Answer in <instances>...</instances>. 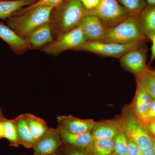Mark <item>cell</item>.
I'll use <instances>...</instances> for the list:
<instances>
[{
	"label": "cell",
	"mask_w": 155,
	"mask_h": 155,
	"mask_svg": "<svg viewBox=\"0 0 155 155\" xmlns=\"http://www.w3.org/2000/svg\"><path fill=\"white\" fill-rule=\"evenodd\" d=\"M94 14L85 8L80 0H64L53 9L50 23L54 38L79 25L83 18Z\"/></svg>",
	"instance_id": "obj_1"
},
{
	"label": "cell",
	"mask_w": 155,
	"mask_h": 155,
	"mask_svg": "<svg viewBox=\"0 0 155 155\" xmlns=\"http://www.w3.org/2000/svg\"><path fill=\"white\" fill-rule=\"evenodd\" d=\"M54 8L39 6L23 12L18 11L6 20L7 25L25 39L39 26L49 22Z\"/></svg>",
	"instance_id": "obj_2"
},
{
	"label": "cell",
	"mask_w": 155,
	"mask_h": 155,
	"mask_svg": "<svg viewBox=\"0 0 155 155\" xmlns=\"http://www.w3.org/2000/svg\"><path fill=\"white\" fill-rule=\"evenodd\" d=\"M146 38L137 26L136 15H131L119 24L107 28L104 36L99 41L127 44L143 42Z\"/></svg>",
	"instance_id": "obj_3"
},
{
	"label": "cell",
	"mask_w": 155,
	"mask_h": 155,
	"mask_svg": "<svg viewBox=\"0 0 155 155\" xmlns=\"http://www.w3.org/2000/svg\"><path fill=\"white\" fill-rule=\"evenodd\" d=\"M122 121V129L137 145L141 155H155L152 136L134 113H126Z\"/></svg>",
	"instance_id": "obj_4"
},
{
	"label": "cell",
	"mask_w": 155,
	"mask_h": 155,
	"mask_svg": "<svg viewBox=\"0 0 155 155\" xmlns=\"http://www.w3.org/2000/svg\"><path fill=\"white\" fill-rule=\"evenodd\" d=\"M86 42L83 30L78 25L72 30L59 35L52 42L43 47L42 51L48 54L58 56L67 50H73Z\"/></svg>",
	"instance_id": "obj_5"
},
{
	"label": "cell",
	"mask_w": 155,
	"mask_h": 155,
	"mask_svg": "<svg viewBox=\"0 0 155 155\" xmlns=\"http://www.w3.org/2000/svg\"><path fill=\"white\" fill-rule=\"evenodd\" d=\"M143 42L118 44L99 41H88L73 50L90 52L100 55L120 58L130 50L141 47Z\"/></svg>",
	"instance_id": "obj_6"
},
{
	"label": "cell",
	"mask_w": 155,
	"mask_h": 155,
	"mask_svg": "<svg viewBox=\"0 0 155 155\" xmlns=\"http://www.w3.org/2000/svg\"><path fill=\"white\" fill-rule=\"evenodd\" d=\"M93 14L107 28L115 26L131 16L117 0H101Z\"/></svg>",
	"instance_id": "obj_7"
},
{
	"label": "cell",
	"mask_w": 155,
	"mask_h": 155,
	"mask_svg": "<svg viewBox=\"0 0 155 155\" xmlns=\"http://www.w3.org/2000/svg\"><path fill=\"white\" fill-rule=\"evenodd\" d=\"M60 131L57 128L49 127L34 147V155H54L61 144Z\"/></svg>",
	"instance_id": "obj_8"
},
{
	"label": "cell",
	"mask_w": 155,
	"mask_h": 155,
	"mask_svg": "<svg viewBox=\"0 0 155 155\" xmlns=\"http://www.w3.org/2000/svg\"><path fill=\"white\" fill-rule=\"evenodd\" d=\"M120 59L122 66L136 75H140L148 69L146 51L141 47L130 50Z\"/></svg>",
	"instance_id": "obj_9"
},
{
	"label": "cell",
	"mask_w": 155,
	"mask_h": 155,
	"mask_svg": "<svg viewBox=\"0 0 155 155\" xmlns=\"http://www.w3.org/2000/svg\"><path fill=\"white\" fill-rule=\"evenodd\" d=\"M79 25L83 30L87 42L99 41L107 28L101 20L94 14L84 17Z\"/></svg>",
	"instance_id": "obj_10"
},
{
	"label": "cell",
	"mask_w": 155,
	"mask_h": 155,
	"mask_svg": "<svg viewBox=\"0 0 155 155\" xmlns=\"http://www.w3.org/2000/svg\"><path fill=\"white\" fill-rule=\"evenodd\" d=\"M29 49L43 48L54 40L50 22L35 29L25 39Z\"/></svg>",
	"instance_id": "obj_11"
},
{
	"label": "cell",
	"mask_w": 155,
	"mask_h": 155,
	"mask_svg": "<svg viewBox=\"0 0 155 155\" xmlns=\"http://www.w3.org/2000/svg\"><path fill=\"white\" fill-rule=\"evenodd\" d=\"M0 38L8 44L12 51L17 55L22 54L29 49L25 39L3 22H0Z\"/></svg>",
	"instance_id": "obj_12"
},
{
	"label": "cell",
	"mask_w": 155,
	"mask_h": 155,
	"mask_svg": "<svg viewBox=\"0 0 155 155\" xmlns=\"http://www.w3.org/2000/svg\"><path fill=\"white\" fill-rule=\"evenodd\" d=\"M57 119L59 126L72 133L91 132L95 125L93 121L77 119L72 116H59Z\"/></svg>",
	"instance_id": "obj_13"
},
{
	"label": "cell",
	"mask_w": 155,
	"mask_h": 155,
	"mask_svg": "<svg viewBox=\"0 0 155 155\" xmlns=\"http://www.w3.org/2000/svg\"><path fill=\"white\" fill-rule=\"evenodd\" d=\"M136 18L140 30L147 38L155 34V5H147Z\"/></svg>",
	"instance_id": "obj_14"
},
{
	"label": "cell",
	"mask_w": 155,
	"mask_h": 155,
	"mask_svg": "<svg viewBox=\"0 0 155 155\" xmlns=\"http://www.w3.org/2000/svg\"><path fill=\"white\" fill-rule=\"evenodd\" d=\"M58 128L62 141L78 148H87L94 140L92 134L90 132L72 133L60 126H58Z\"/></svg>",
	"instance_id": "obj_15"
},
{
	"label": "cell",
	"mask_w": 155,
	"mask_h": 155,
	"mask_svg": "<svg viewBox=\"0 0 155 155\" xmlns=\"http://www.w3.org/2000/svg\"><path fill=\"white\" fill-rule=\"evenodd\" d=\"M152 100L140 81L137 79L136 94L134 103L133 112L140 121L144 118Z\"/></svg>",
	"instance_id": "obj_16"
},
{
	"label": "cell",
	"mask_w": 155,
	"mask_h": 155,
	"mask_svg": "<svg viewBox=\"0 0 155 155\" xmlns=\"http://www.w3.org/2000/svg\"><path fill=\"white\" fill-rule=\"evenodd\" d=\"M38 0H0V19L7 20L26 6Z\"/></svg>",
	"instance_id": "obj_17"
},
{
	"label": "cell",
	"mask_w": 155,
	"mask_h": 155,
	"mask_svg": "<svg viewBox=\"0 0 155 155\" xmlns=\"http://www.w3.org/2000/svg\"><path fill=\"white\" fill-rule=\"evenodd\" d=\"M14 121L20 144L28 148H33L35 142L31 133L24 114L19 115L14 119Z\"/></svg>",
	"instance_id": "obj_18"
},
{
	"label": "cell",
	"mask_w": 155,
	"mask_h": 155,
	"mask_svg": "<svg viewBox=\"0 0 155 155\" xmlns=\"http://www.w3.org/2000/svg\"><path fill=\"white\" fill-rule=\"evenodd\" d=\"M122 129V123L103 122L96 124L92 130L94 139L114 138Z\"/></svg>",
	"instance_id": "obj_19"
},
{
	"label": "cell",
	"mask_w": 155,
	"mask_h": 155,
	"mask_svg": "<svg viewBox=\"0 0 155 155\" xmlns=\"http://www.w3.org/2000/svg\"><path fill=\"white\" fill-rule=\"evenodd\" d=\"M28 128L35 143L40 138L49 127L45 120L31 114H24Z\"/></svg>",
	"instance_id": "obj_20"
},
{
	"label": "cell",
	"mask_w": 155,
	"mask_h": 155,
	"mask_svg": "<svg viewBox=\"0 0 155 155\" xmlns=\"http://www.w3.org/2000/svg\"><path fill=\"white\" fill-rule=\"evenodd\" d=\"M92 155H109L114 151V138L94 139L87 148Z\"/></svg>",
	"instance_id": "obj_21"
},
{
	"label": "cell",
	"mask_w": 155,
	"mask_h": 155,
	"mask_svg": "<svg viewBox=\"0 0 155 155\" xmlns=\"http://www.w3.org/2000/svg\"><path fill=\"white\" fill-rule=\"evenodd\" d=\"M4 138L7 139L10 142V146L17 147L20 144V141L14 120L5 119L3 121Z\"/></svg>",
	"instance_id": "obj_22"
},
{
	"label": "cell",
	"mask_w": 155,
	"mask_h": 155,
	"mask_svg": "<svg viewBox=\"0 0 155 155\" xmlns=\"http://www.w3.org/2000/svg\"><path fill=\"white\" fill-rule=\"evenodd\" d=\"M148 94L152 100H155V77L148 68L146 71L137 75Z\"/></svg>",
	"instance_id": "obj_23"
},
{
	"label": "cell",
	"mask_w": 155,
	"mask_h": 155,
	"mask_svg": "<svg viewBox=\"0 0 155 155\" xmlns=\"http://www.w3.org/2000/svg\"><path fill=\"white\" fill-rule=\"evenodd\" d=\"M131 15H137L143 11L147 6L146 0H117Z\"/></svg>",
	"instance_id": "obj_24"
},
{
	"label": "cell",
	"mask_w": 155,
	"mask_h": 155,
	"mask_svg": "<svg viewBox=\"0 0 155 155\" xmlns=\"http://www.w3.org/2000/svg\"><path fill=\"white\" fill-rule=\"evenodd\" d=\"M128 137L122 129L114 137V152L118 155H127Z\"/></svg>",
	"instance_id": "obj_25"
},
{
	"label": "cell",
	"mask_w": 155,
	"mask_h": 155,
	"mask_svg": "<svg viewBox=\"0 0 155 155\" xmlns=\"http://www.w3.org/2000/svg\"><path fill=\"white\" fill-rule=\"evenodd\" d=\"M64 0H38L36 2L32 4L31 5L28 6L26 8L21 9L19 12L27 11L30 9L36 8L39 6H47V7L55 8L60 3L62 2Z\"/></svg>",
	"instance_id": "obj_26"
},
{
	"label": "cell",
	"mask_w": 155,
	"mask_h": 155,
	"mask_svg": "<svg viewBox=\"0 0 155 155\" xmlns=\"http://www.w3.org/2000/svg\"><path fill=\"white\" fill-rule=\"evenodd\" d=\"M155 121V100H152L144 118L141 121L143 125Z\"/></svg>",
	"instance_id": "obj_27"
},
{
	"label": "cell",
	"mask_w": 155,
	"mask_h": 155,
	"mask_svg": "<svg viewBox=\"0 0 155 155\" xmlns=\"http://www.w3.org/2000/svg\"><path fill=\"white\" fill-rule=\"evenodd\" d=\"M127 155H141L140 150L136 143L132 139L128 138Z\"/></svg>",
	"instance_id": "obj_28"
},
{
	"label": "cell",
	"mask_w": 155,
	"mask_h": 155,
	"mask_svg": "<svg viewBox=\"0 0 155 155\" xmlns=\"http://www.w3.org/2000/svg\"><path fill=\"white\" fill-rule=\"evenodd\" d=\"M100 1L101 0H84L82 4L85 8L93 12L99 5Z\"/></svg>",
	"instance_id": "obj_29"
},
{
	"label": "cell",
	"mask_w": 155,
	"mask_h": 155,
	"mask_svg": "<svg viewBox=\"0 0 155 155\" xmlns=\"http://www.w3.org/2000/svg\"><path fill=\"white\" fill-rule=\"evenodd\" d=\"M143 125L150 135L155 138V121L148 122Z\"/></svg>",
	"instance_id": "obj_30"
},
{
	"label": "cell",
	"mask_w": 155,
	"mask_h": 155,
	"mask_svg": "<svg viewBox=\"0 0 155 155\" xmlns=\"http://www.w3.org/2000/svg\"><path fill=\"white\" fill-rule=\"evenodd\" d=\"M152 42L151 47V55L150 58V62H152L155 59V34L150 35L148 38Z\"/></svg>",
	"instance_id": "obj_31"
},
{
	"label": "cell",
	"mask_w": 155,
	"mask_h": 155,
	"mask_svg": "<svg viewBox=\"0 0 155 155\" xmlns=\"http://www.w3.org/2000/svg\"><path fill=\"white\" fill-rule=\"evenodd\" d=\"M65 155H90L88 153L80 150L72 149L67 150Z\"/></svg>",
	"instance_id": "obj_32"
},
{
	"label": "cell",
	"mask_w": 155,
	"mask_h": 155,
	"mask_svg": "<svg viewBox=\"0 0 155 155\" xmlns=\"http://www.w3.org/2000/svg\"><path fill=\"white\" fill-rule=\"evenodd\" d=\"M3 121H0V139L4 138Z\"/></svg>",
	"instance_id": "obj_33"
},
{
	"label": "cell",
	"mask_w": 155,
	"mask_h": 155,
	"mask_svg": "<svg viewBox=\"0 0 155 155\" xmlns=\"http://www.w3.org/2000/svg\"><path fill=\"white\" fill-rule=\"evenodd\" d=\"M148 5H155V0H146Z\"/></svg>",
	"instance_id": "obj_34"
},
{
	"label": "cell",
	"mask_w": 155,
	"mask_h": 155,
	"mask_svg": "<svg viewBox=\"0 0 155 155\" xmlns=\"http://www.w3.org/2000/svg\"><path fill=\"white\" fill-rule=\"evenodd\" d=\"M5 119V118H4V116H3L1 109H0V121H3Z\"/></svg>",
	"instance_id": "obj_35"
},
{
	"label": "cell",
	"mask_w": 155,
	"mask_h": 155,
	"mask_svg": "<svg viewBox=\"0 0 155 155\" xmlns=\"http://www.w3.org/2000/svg\"><path fill=\"white\" fill-rule=\"evenodd\" d=\"M152 139L153 145L154 148V150H155V137H153L152 136Z\"/></svg>",
	"instance_id": "obj_36"
},
{
	"label": "cell",
	"mask_w": 155,
	"mask_h": 155,
	"mask_svg": "<svg viewBox=\"0 0 155 155\" xmlns=\"http://www.w3.org/2000/svg\"><path fill=\"white\" fill-rule=\"evenodd\" d=\"M150 72H151V73H152V74H153V75H154V76L155 77V70H152V69H150Z\"/></svg>",
	"instance_id": "obj_37"
},
{
	"label": "cell",
	"mask_w": 155,
	"mask_h": 155,
	"mask_svg": "<svg viewBox=\"0 0 155 155\" xmlns=\"http://www.w3.org/2000/svg\"><path fill=\"white\" fill-rule=\"evenodd\" d=\"M117 155V154L115 152L112 153L110 154V155Z\"/></svg>",
	"instance_id": "obj_38"
}]
</instances>
